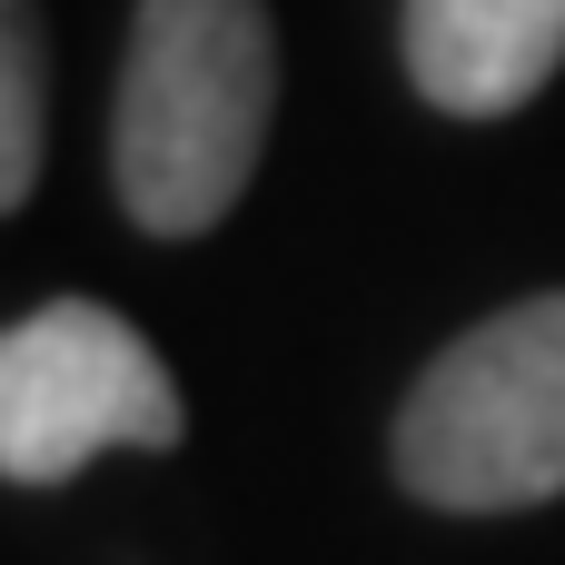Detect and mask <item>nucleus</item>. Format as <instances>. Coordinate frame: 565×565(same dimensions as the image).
Here are the masks:
<instances>
[{
  "label": "nucleus",
  "instance_id": "nucleus-1",
  "mask_svg": "<svg viewBox=\"0 0 565 565\" xmlns=\"http://www.w3.org/2000/svg\"><path fill=\"white\" fill-rule=\"evenodd\" d=\"M278 109V30L258 0H139L109 109V189L149 238H199L238 209Z\"/></svg>",
  "mask_w": 565,
  "mask_h": 565
},
{
  "label": "nucleus",
  "instance_id": "nucleus-2",
  "mask_svg": "<svg viewBox=\"0 0 565 565\" xmlns=\"http://www.w3.org/2000/svg\"><path fill=\"white\" fill-rule=\"evenodd\" d=\"M397 487L447 516L565 497V288L497 308L407 387Z\"/></svg>",
  "mask_w": 565,
  "mask_h": 565
},
{
  "label": "nucleus",
  "instance_id": "nucleus-3",
  "mask_svg": "<svg viewBox=\"0 0 565 565\" xmlns=\"http://www.w3.org/2000/svg\"><path fill=\"white\" fill-rule=\"evenodd\" d=\"M189 407L159 348L99 308V298H50L10 318L0 338V477L10 487H70L109 447H179Z\"/></svg>",
  "mask_w": 565,
  "mask_h": 565
},
{
  "label": "nucleus",
  "instance_id": "nucleus-4",
  "mask_svg": "<svg viewBox=\"0 0 565 565\" xmlns=\"http://www.w3.org/2000/svg\"><path fill=\"white\" fill-rule=\"evenodd\" d=\"M565 70V0H407V79L457 119H507Z\"/></svg>",
  "mask_w": 565,
  "mask_h": 565
},
{
  "label": "nucleus",
  "instance_id": "nucleus-5",
  "mask_svg": "<svg viewBox=\"0 0 565 565\" xmlns=\"http://www.w3.org/2000/svg\"><path fill=\"white\" fill-rule=\"evenodd\" d=\"M40 189V20L30 0H0V209Z\"/></svg>",
  "mask_w": 565,
  "mask_h": 565
}]
</instances>
